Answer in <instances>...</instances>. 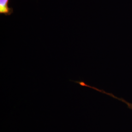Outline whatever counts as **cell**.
<instances>
[{"label": "cell", "mask_w": 132, "mask_h": 132, "mask_svg": "<svg viewBox=\"0 0 132 132\" xmlns=\"http://www.w3.org/2000/svg\"><path fill=\"white\" fill-rule=\"evenodd\" d=\"M10 0H0V14L9 16L13 12L12 7L9 6Z\"/></svg>", "instance_id": "1"}, {"label": "cell", "mask_w": 132, "mask_h": 132, "mask_svg": "<svg viewBox=\"0 0 132 132\" xmlns=\"http://www.w3.org/2000/svg\"><path fill=\"white\" fill-rule=\"evenodd\" d=\"M113 98H116V99H118L119 100H120V101L122 102L123 103H125V104H126V105H127V106L130 109H131V110H132V103H130V102H127V101H126V100H124V99H121V98H118V97H117V96H114V95H113Z\"/></svg>", "instance_id": "2"}]
</instances>
